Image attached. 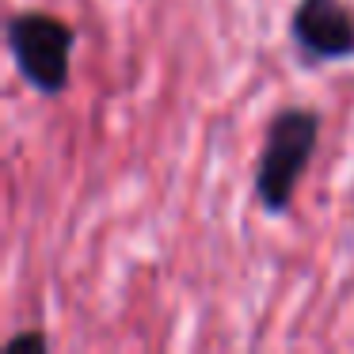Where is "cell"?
<instances>
[{
  "label": "cell",
  "mask_w": 354,
  "mask_h": 354,
  "mask_svg": "<svg viewBox=\"0 0 354 354\" xmlns=\"http://www.w3.org/2000/svg\"><path fill=\"white\" fill-rule=\"evenodd\" d=\"M4 42H8L12 65H16L19 80L31 92L62 95L73 77V46H77V31L54 12H12L4 24Z\"/></svg>",
  "instance_id": "7a4b0ae2"
},
{
  "label": "cell",
  "mask_w": 354,
  "mask_h": 354,
  "mask_svg": "<svg viewBox=\"0 0 354 354\" xmlns=\"http://www.w3.org/2000/svg\"><path fill=\"white\" fill-rule=\"evenodd\" d=\"M320 141V111L316 107H290L274 111L263 133V149L255 160V198L270 217H282L290 209L297 183L305 176L308 160Z\"/></svg>",
  "instance_id": "6da1fadb"
},
{
  "label": "cell",
  "mask_w": 354,
  "mask_h": 354,
  "mask_svg": "<svg viewBox=\"0 0 354 354\" xmlns=\"http://www.w3.org/2000/svg\"><path fill=\"white\" fill-rule=\"evenodd\" d=\"M19 346H35V351H42V346H46V335H42V331H19V335L8 339V351H19Z\"/></svg>",
  "instance_id": "277c9868"
},
{
  "label": "cell",
  "mask_w": 354,
  "mask_h": 354,
  "mask_svg": "<svg viewBox=\"0 0 354 354\" xmlns=\"http://www.w3.org/2000/svg\"><path fill=\"white\" fill-rule=\"evenodd\" d=\"M290 42L308 69L354 62V8L346 0H297L290 16Z\"/></svg>",
  "instance_id": "3957f363"
}]
</instances>
